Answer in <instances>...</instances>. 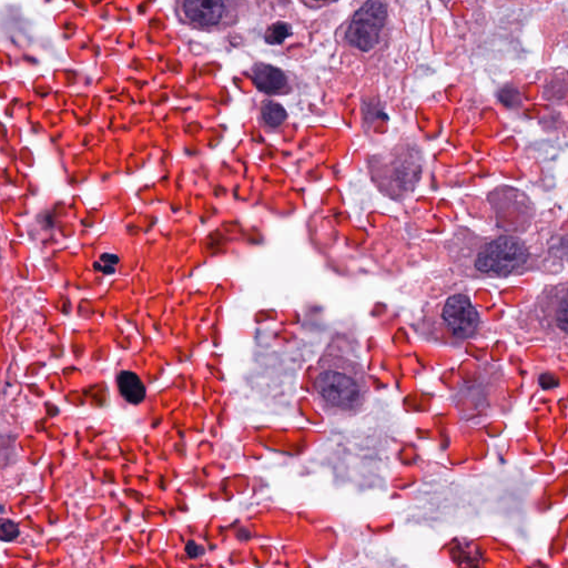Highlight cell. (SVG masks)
Returning <instances> with one entry per match:
<instances>
[{"mask_svg": "<svg viewBox=\"0 0 568 568\" xmlns=\"http://www.w3.org/2000/svg\"><path fill=\"white\" fill-rule=\"evenodd\" d=\"M116 385L121 396L130 404L138 405L145 398V386L132 371L120 372L116 377Z\"/></svg>", "mask_w": 568, "mask_h": 568, "instance_id": "10", "label": "cell"}, {"mask_svg": "<svg viewBox=\"0 0 568 568\" xmlns=\"http://www.w3.org/2000/svg\"><path fill=\"white\" fill-rule=\"evenodd\" d=\"M293 34L292 24L285 21H275L271 23L264 32V41L271 45L282 44Z\"/></svg>", "mask_w": 568, "mask_h": 568, "instance_id": "12", "label": "cell"}, {"mask_svg": "<svg viewBox=\"0 0 568 568\" xmlns=\"http://www.w3.org/2000/svg\"><path fill=\"white\" fill-rule=\"evenodd\" d=\"M439 1H440V3H442L444 7L448 8V7L450 6V3H452L453 1H455V0H439Z\"/></svg>", "mask_w": 568, "mask_h": 568, "instance_id": "16", "label": "cell"}, {"mask_svg": "<svg viewBox=\"0 0 568 568\" xmlns=\"http://www.w3.org/2000/svg\"><path fill=\"white\" fill-rule=\"evenodd\" d=\"M185 551L190 558H197L204 554V548L193 540L187 541Z\"/></svg>", "mask_w": 568, "mask_h": 568, "instance_id": "15", "label": "cell"}, {"mask_svg": "<svg viewBox=\"0 0 568 568\" xmlns=\"http://www.w3.org/2000/svg\"><path fill=\"white\" fill-rule=\"evenodd\" d=\"M337 1L339 0H298L301 4L313 10L326 8L333 3H336Z\"/></svg>", "mask_w": 568, "mask_h": 568, "instance_id": "14", "label": "cell"}, {"mask_svg": "<svg viewBox=\"0 0 568 568\" xmlns=\"http://www.w3.org/2000/svg\"><path fill=\"white\" fill-rule=\"evenodd\" d=\"M255 6V0H175L180 23L205 32L235 27Z\"/></svg>", "mask_w": 568, "mask_h": 568, "instance_id": "6", "label": "cell"}, {"mask_svg": "<svg viewBox=\"0 0 568 568\" xmlns=\"http://www.w3.org/2000/svg\"><path fill=\"white\" fill-rule=\"evenodd\" d=\"M260 115L263 123L272 129L280 126L287 119V112L284 106L272 99L262 101Z\"/></svg>", "mask_w": 568, "mask_h": 568, "instance_id": "11", "label": "cell"}, {"mask_svg": "<svg viewBox=\"0 0 568 568\" xmlns=\"http://www.w3.org/2000/svg\"><path fill=\"white\" fill-rule=\"evenodd\" d=\"M456 272L464 277L508 278L540 271V257L516 235H480L462 227L449 241Z\"/></svg>", "mask_w": 568, "mask_h": 568, "instance_id": "1", "label": "cell"}, {"mask_svg": "<svg viewBox=\"0 0 568 568\" xmlns=\"http://www.w3.org/2000/svg\"><path fill=\"white\" fill-rule=\"evenodd\" d=\"M312 395L316 406L327 417H354L368 403V375L355 359L324 354L315 365Z\"/></svg>", "mask_w": 568, "mask_h": 568, "instance_id": "2", "label": "cell"}, {"mask_svg": "<svg viewBox=\"0 0 568 568\" xmlns=\"http://www.w3.org/2000/svg\"><path fill=\"white\" fill-rule=\"evenodd\" d=\"M0 531L2 541H11L18 537L19 526L10 519H3L0 524Z\"/></svg>", "mask_w": 568, "mask_h": 568, "instance_id": "13", "label": "cell"}, {"mask_svg": "<svg viewBox=\"0 0 568 568\" xmlns=\"http://www.w3.org/2000/svg\"><path fill=\"white\" fill-rule=\"evenodd\" d=\"M439 318L450 337L457 341L474 337L481 326L479 312L464 293H455L445 300Z\"/></svg>", "mask_w": 568, "mask_h": 568, "instance_id": "7", "label": "cell"}, {"mask_svg": "<svg viewBox=\"0 0 568 568\" xmlns=\"http://www.w3.org/2000/svg\"><path fill=\"white\" fill-rule=\"evenodd\" d=\"M390 30L388 0H355L335 31V41L353 54L369 58L385 47Z\"/></svg>", "mask_w": 568, "mask_h": 568, "instance_id": "4", "label": "cell"}, {"mask_svg": "<svg viewBox=\"0 0 568 568\" xmlns=\"http://www.w3.org/2000/svg\"><path fill=\"white\" fill-rule=\"evenodd\" d=\"M511 326L525 339L554 344L568 341V277L546 284L518 308Z\"/></svg>", "mask_w": 568, "mask_h": 568, "instance_id": "3", "label": "cell"}, {"mask_svg": "<svg viewBox=\"0 0 568 568\" xmlns=\"http://www.w3.org/2000/svg\"><path fill=\"white\" fill-rule=\"evenodd\" d=\"M372 180L390 199H403L417 186L423 172L420 150L409 142H399L393 149L368 160Z\"/></svg>", "mask_w": 568, "mask_h": 568, "instance_id": "5", "label": "cell"}, {"mask_svg": "<svg viewBox=\"0 0 568 568\" xmlns=\"http://www.w3.org/2000/svg\"><path fill=\"white\" fill-rule=\"evenodd\" d=\"M540 257V272L556 271L568 267V232L554 234L547 241L542 252L538 253Z\"/></svg>", "mask_w": 568, "mask_h": 568, "instance_id": "9", "label": "cell"}, {"mask_svg": "<svg viewBox=\"0 0 568 568\" xmlns=\"http://www.w3.org/2000/svg\"><path fill=\"white\" fill-rule=\"evenodd\" d=\"M248 73L256 89L267 95H284L293 90L291 74L273 64L255 62Z\"/></svg>", "mask_w": 568, "mask_h": 568, "instance_id": "8", "label": "cell"}]
</instances>
